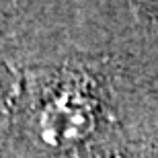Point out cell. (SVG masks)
Returning a JSON list of instances; mask_svg holds the SVG:
<instances>
[{"mask_svg": "<svg viewBox=\"0 0 158 158\" xmlns=\"http://www.w3.org/2000/svg\"><path fill=\"white\" fill-rule=\"evenodd\" d=\"M156 25H158V15H156Z\"/></svg>", "mask_w": 158, "mask_h": 158, "instance_id": "cell-1", "label": "cell"}]
</instances>
